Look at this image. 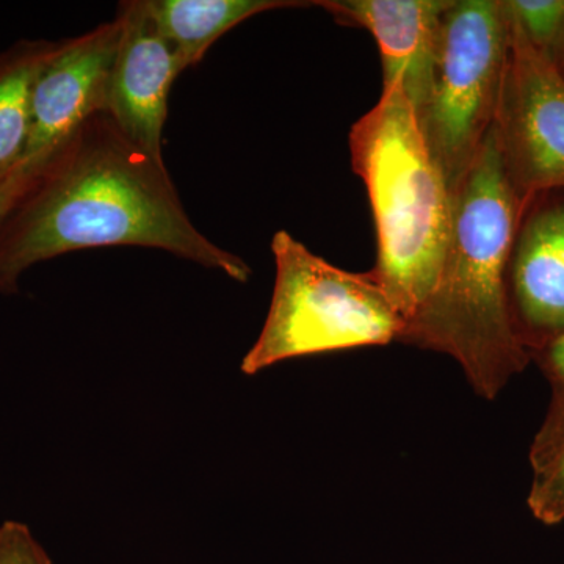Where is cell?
Wrapping results in <instances>:
<instances>
[{"label":"cell","mask_w":564,"mask_h":564,"mask_svg":"<svg viewBox=\"0 0 564 564\" xmlns=\"http://www.w3.org/2000/svg\"><path fill=\"white\" fill-rule=\"evenodd\" d=\"M101 247L169 251L247 282L251 269L193 225L163 159L93 115L63 141L39 181L0 225V293L35 263Z\"/></svg>","instance_id":"6da1fadb"},{"label":"cell","mask_w":564,"mask_h":564,"mask_svg":"<svg viewBox=\"0 0 564 564\" xmlns=\"http://www.w3.org/2000/svg\"><path fill=\"white\" fill-rule=\"evenodd\" d=\"M521 207L491 129L456 188L440 278L399 337L404 345L451 356L488 402L532 359L516 329L508 292Z\"/></svg>","instance_id":"7a4b0ae2"},{"label":"cell","mask_w":564,"mask_h":564,"mask_svg":"<svg viewBox=\"0 0 564 564\" xmlns=\"http://www.w3.org/2000/svg\"><path fill=\"white\" fill-rule=\"evenodd\" d=\"M350 154L372 204L378 245L372 272L406 325L443 269L454 195L399 84L383 87L377 106L352 124Z\"/></svg>","instance_id":"3957f363"},{"label":"cell","mask_w":564,"mask_h":564,"mask_svg":"<svg viewBox=\"0 0 564 564\" xmlns=\"http://www.w3.org/2000/svg\"><path fill=\"white\" fill-rule=\"evenodd\" d=\"M272 304L242 372L318 352L399 343L404 321L377 274L352 273L314 254L291 234H274Z\"/></svg>","instance_id":"277c9868"},{"label":"cell","mask_w":564,"mask_h":564,"mask_svg":"<svg viewBox=\"0 0 564 564\" xmlns=\"http://www.w3.org/2000/svg\"><path fill=\"white\" fill-rule=\"evenodd\" d=\"M508 13L497 0H451L429 101L419 124L455 195L496 122L507 63Z\"/></svg>","instance_id":"5b68a950"},{"label":"cell","mask_w":564,"mask_h":564,"mask_svg":"<svg viewBox=\"0 0 564 564\" xmlns=\"http://www.w3.org/2000/svg\"><path fill=\"white\" fill-rule=\"evenodd\" d=\"M492 129L519 202L564 188V74L551 55L533 46L510 13L507 63Z\"/></svg>","instance_id":"8992f818"},{"label":"cell","mask_w":564,"mask_h":564,"mask_svg":"<svg viewBox=\"0 0 564 564\" xmlns=\"http://www.w3.org/2000/svg\"><path fill=\"white\" fill-rule=\"evenodd\" d=\"M121 32L122 22L117 14L95 31L58 41L33 85L25 159L54 151L88 118L107 110Z\"/></svg>","instance_id":"52a82bcc"},{"label":"cell","mask_w":564,"mask_h":564,"mask_svg":"<svg viewBox=\"0 0 564 564\" xmlns=\"http://www.w3.org/2000/svg\"><path fill=\"white\" fill-rule=\"evenodd\" d=\"M118 14L122 32L106 113L133 143L163 159L169 95L184 69L172 44L155 28L147 0L122 3Z\"/></svg>","instance_id":"ba28073f"},{"label":"cell","mask_w":564,"mask_h":564,"mask_svg":"<svg viewBox=\"0 0 564 564\" xmlns=\"http://www.w3.org/2000/svg\"><path fill=\"white\" fill-rule=\"evenodd\" d=\"M451 0H315L343 25L372 33L383 87L399 84L415 113L430 98L444 11Z\"/></svg>","instance_id":"9c48e42d"},{"label":"cell","mask_w":564,"mask_h":564,"mask_svg":"<svg viewBox=\"0 0 564 564\" xmlns=\"http://www.w3.org/2000/svg\"><path fill=\"white\" fill-rule=\"evenodd\" d=\"M508 292L527 350H543L564 334V203L544 206L516 229Z\"/></svg>","instance_id":"30bf717a"},{"label":"cell","mask_w":564,"mask_h":564,"mask_svg":"<svg viewBox=\"0 0 564 564\" xmlns=\"http://www.w3.org/2000/svg\"><path fill=\"white\" fill-rule=\"evenodd\" d=\"M299 0H147L148 11L163 39L176 51L182 69L203 61L221 35L263 11L299 9Z\"/></svg>","instance_id":"8fae6325"},{"label":"cell","mask_w":564,"mask_h":564,"mask_svg":"<svg viewBox=\"0 0 564 564\" xmlns=\"http://www.w3.org/2000/svg\"><path fill=\"white\" fill-rule=\"evenodd\" d=\"M55 47L54 41H21L0 54V177L24 162L33 85Z\"/></svg>","instance_id":"7c38bea8"},{"label":"cell","mask_w":564,"mask_h":564,"mask_svg":"<svg viewBox=\"0 0 564 564\" xmlns=\"http://www.w3.org/2000/svg\"><path fill=\"white\" fill-rule=\"evenodd\" d=\"M527 507L538 522L554 527L564 521V408H549L530 448Z\"/></svg>","instance_id":"4fadbf2b"},{"label":"cell","mask_w":564,"mask_h":564,"mask_svg":"<svg viewBox=\"0 0 564 564\" xmlns=\"http://www.w3.org/2000/svg\"><path fill=\"white\" fill-rule=\"evenodd\" d=\"M505 7L533 46L552 57L564 32V0H510Z\"/></svg>","instance_id":"5bb4252c"},{"label":"cell","mask_w":564,"mask_h":564,"mask_svg":"<svg viewBox=\"0 0 564 564\" xmlns=\"http://www.w3.org/2000/svg\"><path fill=\"white\" fill-rule=\"evenodd\" d=\"M0 564H52L29 527L9 521L0 525Z\"/></svg>","instance_id":"9a60e30c"},{"label":"cell","mask_w":564,"mask_h":564,"mask_svg":"<svg viewBox=\"0 0 564 564\" xmlns=\"http://www.w3.org/2000/svg\"><path fill=\"white\" fill-rule=\"evenodd\" d=\"M52 152L25 159L17 169L0 177V225L9 217L10 212L17 207V204L24 198L25 193L31 191L33 184L39 181L41 173L46 169Z\"/></svg>","instance_id":"2e32d148"},{"label":"cell","mask_w":564,"mask_h":564,"mask_svg":"<svg viewBox=\"0 0 564 564\" xmlns=\"http://www.w3.org/2000/svg\"><path fill=\"white\" fill-rule=\"evenodd\" d=\"M538 359L552 389L549 408H564V334L544 347Z\"/></svg>","instance_id":"e0dca14e"}]
</instances>
